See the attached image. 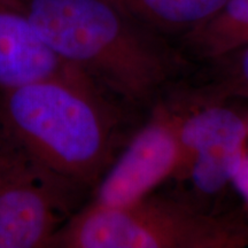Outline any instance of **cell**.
<instances>
[{
  "instance_id": "obj_1",
  "label": "cell",
  "mask_w": 248,
  "mask_h": 248,
  "mask_svg": "<svg viewBox=\"0 0 248 248\" xmlns=\"http://www.w3.org/2000/svg\"><path fill=\"white\" fill-rule=\"evenodd\" d=\"M48 47L105 91L147 104L179 59L163 36L113 0H24Z\"/></svg>"
},
{
  "instance_id": "obj_2",
  "label": "cell",
  "mask_w": 248,
  "mask_h": 248,
  "mask_svg": "<svg viewBox=\"0 0 248 248\" xmlns=\"http://www.w3.org/2000/svg\"><path fill=\"white\" fill-rule=\"evenodd\" d=\"M105 90L79 71L0 91V128L80 187L113 162L116 116Z\"/></svg>"
},
{
  "instance_id": "obj_3",
  "label": "cell",
  "mask_w": 248,
  "mask_h": 248,
  "mask_svg": "<svg viewBox=\"0 0 248 248\" xmlns=\"http://www.w3.org/2000/svg\"><path fill=\"white\" fill-rule=\"evenodd\" d=\"M248 225L153 193L120 207L90 202L70 217L49 247L243 248Z\"/></svg>"
},
{
  "instance_id": "obj_4",
  "label": "cell",
  "mask_w": 248,
  "mask_h": 248,
  "mask_svg": "<svg viewBox=\"0 0 248 248\" xmlns=\"http://www.w3.org/2000/svg\"><path fill=\"white\" fill-rule=\"evenodd\" d=\"M84 191L0 128V248L49 247Z\"/></svg>"
},
{
  "instance_id": "obj_5",
  "label": "cell",
  "mask_w": 248,
  "mask_h": 248,
  "mask_svg": "<svg viewBox=\"0 0 248 248\" xmlns=\"http://www.w3.org/2000/svg\"><path fill=\"white\" fill-rule=\"evenodd\" d=\"M182 161L177 115L167 108H155L99 181L91 202L120 207L140 200L166 179L178 176Z\"/></svg>"
},
{
  "instance_id": "obj_6",
  "label": "cell",
  "mask_w": 248,
  "mask_h": 248,
  "mask_svg": "<svg viewBox=\"0 0 248 248\" xmlns=\"http://www.w3.org/2000/svg\"><path fill=\"white\" fill-rule=\"evenodd\" d=\"M177 123L183 153L178 176L190 178L200 194L221 192L246 156L247 121L230 107L210 105L177 116Z\"/></svg>"
},
{
  "instance_id": "obj_7",
  "label": "cell",
  "mask_w": 248,
  "mask_h": 248,
  "mask_svg": "<svg viewBox=\"0 0 248 248\" xmlns=\"http://www.w3.org/2000/svg\"><path fill=\"white\" fill-rule=\"evenodd\" d=\"M73 71L40 37L24 0H0V91Z\"/></svg>"
},
{
  "instance_id": "obj_8",
  "label": "cell",
  "mask_w": 248,
  "mask_h": 248,
  "mask_svg": "<svg viewBox=\"0 0 248 248\" xmlns=\"http://www.w3.org/2000/svg\"><path fill=\"white\" fill-rule=\"evenodd\" d=\"M182 42L197 58L216 62L248 47V0H228L213 16L182 36Z\"/></svg>"
},
{
  "instance_id": "obj_9",
  "label": "cell",
  "mask_w": 248,
  "mask_h": 248,
  "mask_svg": "<svg viewBox=\"0 0 248 248\" xmlns=\"http://www.w3.org/2000/svg\"><path fill=\"white\" fill-rule=\"evenodd\" d=\"M161 36H184L203 23L228 0H113Z\"/></svg>"
},
{
  "instance_id": "obj_10",
  "label": "cell",
  "mask_w": 248,
  "mask_h": 248,
  "mask_svg": "<svg viewBox=\"0 0 248 248\" xmlns=\"http://www.w3.org/2000/svg\"><path fill=\"white\" fill-rule=\"evenodd\" d=\"M217 62L223 63L219 91L248 100V47Z\"/></svg>"
}]
</instances>
